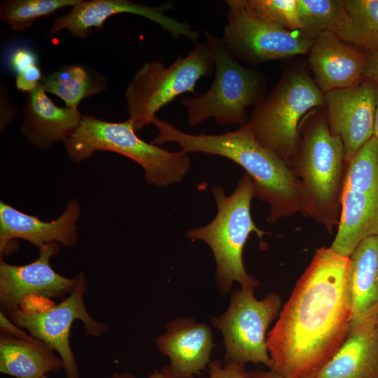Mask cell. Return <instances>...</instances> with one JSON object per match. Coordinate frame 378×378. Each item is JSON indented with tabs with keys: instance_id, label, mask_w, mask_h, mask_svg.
Listing matches in <instances>:
<instances>
[{
	"instance_id": "836d02e7",
	"label": "cell",
	"mask_w": 378,
	"mask_h": 378,
	"mask_svg": "<svg viewBox=\"0 0 378 378\" xmlns=\"http://www.w3.org/2000/svg\"><path fill=\"white\" fill-rule=\"evenodd\" d=\"M148 378H177L172 372L169 365L162 367L159 370H155Z\"/></svg>"
},
{
	"instance_id": "3957f363",
	"label": "cell",
	"mask_w": 378,
	"mask_h": 378,
	"mask_svg": "<svg viewBox=\"0 0 378 378\" xmlns=\"http://www.w3.org/2000/svg\"><path fill=\"white\" fill-rule=\"evenodd\" d=\"M288 165L298 182L301 214L332 233L340 218L347 164L342 139L331 132L326 117L314 115L300 125Z\"/></svg>"
},
{
	"instance_id": "2e32d148",
	"label": "cell",
	"mask_w": 378,
	"mask_h": 378,
	"mask_svg": "<svg viewBox=\"0 0 378 378\" xmlns=\"http://www.w3.org/2000/svg\"><path fill=\"white\" fill-rule=\"evenodd\" d=\"M159 351L169 358L177 378H192L208 368L214 348L211 330L207 323L181 317L166 326V332L155 339Z\"/></svg>"
},
{
	"instance_id": "83f0119b",
	"label": "cell",
	"mask_w": 378,
	"mask_h": 378,
	"mask_svg": "<svg viewBox=\"0 0 378 378\" xmlns=\"http://www.w3.org/2000/svg\"><path fill=\"white\" fill-rule=\"evenodd\" d=\"M245 365L234 361L214 360L208 365L207 378H250Z\"/></svg>"
},
{
	"instance_id": "5b68a950",
	"label": "cell",
	"mask_w": 378,
	"mask_h": 378,
	"mask_svg": "<svg viewBox=\"0 0 378 378\" xmlns=\"http://www.w3.org/2000/svg\"><path fill=\"white\" fill-rule=\"evenodd\" d=\"M64 142L68 155L76 162L90 158L97 150L127 157L142 167L148 183L160 187L180 183L191 165L188 153L169 151L141 139L129 118L110 122L82 116L78 127Z\"/></svg>"
},
{
	"instance_id": "484cf974",
	"label": "cell",
	"mask_w": 378,
	"mask_h": 378,
	"mask_svg": "<svg viewBox=\"0 0 378 378\" xmlns=\"http://www.w3.org/2000/svg\"><path fill=\"white\" fill-rule=\"evenodd\" d=\"M357 36V47L378 51V0H344Z\"/></svg>"
},
{
	"instance_id": "d6a6232c",
	"label": "cell",
	"mask_w": 378,
	"mask_h": 378,
	"mask_svg": "<svg viewBox=\"0 0 378 378\" xmlns=\"http://www.w3.org/2000/svg\"><path fill=\"white\" fill-rule=\"evenodd\" d=\"M250 378H285L276 372L268 370H262L257 369L249 372Z\"/></svg>"
},
{
	"instance_id": "52a82bcc",
	"label": "cell",
	"mask_w": 378,
	"mask_h": 378,
	"mask_svg": "<svg viewBox=\"0 0 378 378\" xmlns=\"http://www.w3.org/2000/svg\"><path fill=\"white\" fill-rule=\"evenodd\" d=\"M325 104L324 94L303 70L284 73L246 123L258 141L288 164L296 153L302 118Z\"/></svg>"
},
{
	"instance_id": "4fadbf2b",
	"label": "cell",
	"mask_w": 378,
	"mask_h": 378,
	"mask_svg": "<svg viewBox=\"0 0 378 378\" xmlns=\"http://www.w3.org/2000/svg\"><path fill=\"white\" fill-rule=\"evenodd\" d=\"M173 3H164L157 6H146L128 0H80L64 15L53 22L50 34L62 30L74 36L85 38L92 28L101 27L110 17L120 13H131L144 17L160 26L174 38L185 37L196 43L199 32L187 22H182L165 14L173 8Z\"/></svg>"
},
{
	"instance_id": "cb8c5ba5",
	"label": "cell",
	"mask_w": 378,
	"mask_h": 378,
	"mask_svg": "<svg viewBox=\"0 0 378 378\" xmlns=\"http://www.w3.org/2000/svg\"><path fill=\"white\" fill-rule=\"evenodd\" d=\"M104 78L82 65H66L43 76L40 84L45 92L52 93L67 107L78 109L83 99L106 88Z\"/></svg>"
},
{
	"instance_id": "7c38bea8",
	"label": "cell",
	"mask_w": 378,
	"mask_h": 378,
	"mask_svg": "<svg viewBox=\"0 0 378 378\" xmlns=\"http://www.w3.org/2000/svg\"><path fill=\"white\" fill-rule=\"evenodd\" d=\"M324 99L329 128L342 139L348 165L373 136L377 84L366 78L353 87L325 93Z\"/></svg>"
},
{
	"instance_id": "e0dca14e",
	"label": "cell",
	"mask_w": 378,
	"mask_h": 378,
	"mask_svg": "<svg viewBox=\"0 0 378 378\" xmlns=\"http://www.w3.org/2000/svg\"><path fill=\"white\" fill-rule=\"evenodd\" d=\"M79 216L80 206L76 200L70 201L64 212L50 222L42 221L1 202V254L5 252L9 243L16 239L27 240L39 248L51 242L72 246L77 240L76 223Z\"/></svg>"
},
{
	"instance_id": "8992f818",
	"label": "cell",
	"mask_w": 378,
	"mask_h": 378,
	"mask_svg": "<svg viewBox=\"0 0 378 378\" xmlns=\"http://www.w3.org/2000/svg\"><path fill=\"white\" fill-rule=\"evenodd\" d=\"M215 64L212 85L203 94L181 100L188 122L196 127L213 118L220 125L246 124L249 118L247 108L257 106L264 98L266 77L241 64L229 51L222 38L204 30Z\"/></svg>"
},
{
	"instance_id": "5bb4252c",
	"label": "cell",
	"mask_w": 378,
	"mask_h": 378,
	"mask_svg": "<svg viewBox=\"0 0 378 378\" xmlns=\"http://www.w3.org/2000/svg\"><path fill=\"white\" fill-rule=\"evenodd\" d=\"M57 242L40 248L38 258L24 265L0 263V304L4 313L20 307L25 297L63 298L70 294L78 282V275L66 278L50 266V259L57 255Z\"/></svg>"
},
{
	"instance_id": "d590c367",
	"label": "cell",
	"mask_w": 378,
	"mask_h": 378,
	"mask_svg": "<svg viewBox=\"0 0 378 378\" xmlns=\"http://www.w3.org/2000/svg\"><path fill=\"white\" fill-rule=\"evenodd\" d=\"M42 378H48L47 376H44ZM111 378H136L133 374L128 372H123L122 373L114 374Z\"/></svg>"
},
{
	"instance_id": "f546056e",
	"label": "cell",
	"mask_w": 378,
	"mask_h": 378,
	"mask_svg": "<svg viewBox=\"0 0 378 378\" xmlns=\"http://www.w3.org/2000/svg\"><path fill=\"white\" fill-rule=\"evenodd\" d=\"M43 76L38 65H34L17 74L15 85L22 92L29 93L37 88Z\"/></svg>"
},
{
	"instance_id": "277c9868",
	"label": "cell",
	"mask_w": 378,
	"mask_h": 378,
	"mask_svg": "<svg viewBox=\"0 0 378 378\" xmlns=\"http://www.w3.org/2000/svg\"><path fill=\"white\" fill-rule=\"evenodd\" d=\"M213 194L217 206L215 218L204 226L189 230L187 237L210 247L216 262V282L221 293H231L234 282L256 287L260 282L246 271L243 251L251 232L257 234L260 248L266 249L262 237L267 232L258 228L252 218L251 206L255 197L252 180L245 174L230 195L220 186L213 188Z\"/></svg>"
},
{
	"instance_id": "4316f807",
	"label": "cell",
	"mask_w": 378,
	"mask_h": 378,
	"mask_svg": "<svg viewBox=\"0 0 378 378\" xmlns=\"http://www.w3.org/2000/svg\"><path fill=\"white\" fill-rule=\"evenodd\" d=\"M247 7L260 17L287 30H302L298 0H245Z\"/></svg>"
},
{
	"instance_id": "44dd1931",
	"label": "cell",
	"mask_w": 378,
	"mask_h": 378,
	"mask_svg": "<svg viewBox=\"0 0 378 378\" xmlns=\"http://www.w3.org/2000/svg\"><path fill=\"white\" fill-rule=\"evenodd\" d=\"M372 236H378V186L362 192L344 190L337 230L330 248L349 257L363 240Z\"/></svg>"
},
{
	"instance_id": "7402d4cb",
	"label": "cell",
	"mask_w": 378,
	"mask_h": 378,
	"mask_svg": "<svg viewBox=\"0 0 378 378\" xmlns=\"http://www.w3.org/2000/svg\"><path fill=\"white\" fill-rule=\"evenodd\" d=\"M64 369L61 358L43 342L0 336V372L15 378H42Z\"/></svg>"
},
{
	"instance_id": "8fae6325",
	"label": "cell",
	"mask_w": 378,
	"mask_h": 378,
	"mask_svg": "<svg viewBox=\"0 0 378 378\" xmlns=\"http://www.w3.org/2000/svg\"><path fill=\"white\" fill-rule=\"evenodd\" d=\"M78 275L76 288L59 304L41 311L20 307L7 313L14 323L27 329L31 336L59 353L66 378H79L77 363L69 343L74 321L80 320L88 336L99 337L106 330L105 323L95 321L87 311L83 295L88 281L83 273Z\"/></svg>"
},
{
	"instance_id": "603a6c76",
	"label": "cell",
	"mask_w": 378,
	"mask_h": 378,
	"mask_svg": "<svg viewBox=\"0 0 378 378\" xmlns=\"http://www.w3.org/2000/svg\"><path fill=\"white\" fill-rule=\"evenodd\" d=\"M302 31L314 38L330 32L342 41L357 46V36L352 20L340 0H298Z\"/></svg>"
},
{
	"instance_id": "ffe728a7",
	"label": "cell",
	"mask_w": 378,
	"mask_h": 378,
	"mask_svg": "<svg viewBox=\"0 0 378 378\" xmlns=\"http://www.w3.org/2000/svg\"><path fill=\"white\" fill-rule=\"evenodd\" d=\"M350 326L378 313V236L363 240L349 255Z\"/></svg>"
},
{
	"instance_id": "1f68e13d",
	"label": "cell",
	"mask_w": 378,
	"mask_h": 378,
	"mask_svg": "<svg viewBox=\"0 0 378 378\" xmlns=\"http://www.w3.org/2000/svg\"><path fill=\"white\" fill-rule=\"evenodd\" d=\"M369 60L365 71L364 78H370L378 83V51L368 52Z\"/></svg>"
},
{
	"instance_id": "7a4b0ae2",
	"label": "cell",
	"mask_w": 378,
	"mask_h": 378,
	"mask_svg": "<svg viewBox=\"0 0 378 378\" xmlns=\"http://www.w3.org/2000/svg\"><path fill=\"white\" fill-rule=\"evenodd\" d=\"M154 145L175 143L186 153H202L227 158L242 167L252 180L255 197L269 205L268 223L301 213L299 185L289 165L255 139L246 124L221 134H192L158 118Z\"/></svg>"
},
{
	"instance_id": "f1b7e54d",
	"label": "cell",
	"mask_w": 378,
	"mask_h": 378,
	"mask_svg": "<svg viewBox=\"0 0 378 378\" xmlns=\"http://www.w3.org/2000/svg\"><path fill=\"white\" fill-rule=\"evenodd\" d=\"M37 63L38 57L36 52L27 47L15 49L9 57V65L17 74L34 65H37Z\"/></svg>"
},
{
	"instance_id": "4dcf8cb0",
	"label": "cell",
	"mask_w": 378,
	"mask_h": 378,
	"mask_svg": "<svg viewBox=\"0 0 378 378\" xmlns=\"http://www.w3.org/2000/svg\"><path fill=\"white\" fill-rule=\"evenodd\" d=\"M1 335H5L31 342H42L31 335H29L14 323L2 311L0 312Z\"/></svg>"
},
{
	"instance_id": "ac0fdd59",
	"label": "cell",
	"mask_w": 378,
	"mask_h": 378,
	"mask_svg": "<svg viewBox=\"0 0 378 378\" xmlns=\"http://www.w3.org/2000/svg\"><path fill=\"white\" fill-rule=\"evenodd\" d=\"M304 378H378V313L351 326L328 362Z\"/></svg>"
},
{
	"instance_id": "9a60e30c",
	"label": "cell",
	"mask_w": 378,
	"mask_h": 378,
	"mask_svg": "<svg viewBox=\"0 0 378 378\" xmlns=\"http://www.w3.org/2000/svg\"><path fill=\"white\" fill-rule=\"evenodd\" d=\"M309 52L315 83L323 94L353 87L364 79L368 52L360 51L332 33L316 36Z\"/></svg>"
},
{
	"instance_id": "ba28073f",
	"label": "cell",
	"mask_w": 378,
	"mask_h": 378,
	"mask_svg": "<svg viewBox=\"0 0 378 378\" xmlns=\"http://www.w3.org/2000/svg\"><path fill=\"white\" fill-rule=\"evenodd\" d=\"M215 71L211 52L205 43H195L186 57L169 65L160 61L145 63L133 76L125 92L129 119L136 131L152 124L156 113L186 92L197 94L198 80Z\"/></svg>"
},
{
	"instance_id": "9c48e42d",
	"label": "cell",
	"mask_w": 378,
	"mask_h": 378,
	"mask_svg": "<svg viewBox=\"0 0 378 378\" xmlns=\"http://www.w3.org/2000/svg\"><path fill=\"white\" fill-rule=\"evenodd\" d=\"M254 288L241 286L232 291L227 309L221 315L212 317L211 323L223 335L225 349L223 360L244 365L262 363L272 370L266 334L280 312L281 298L272 292L258 300Z\"/></svg>"
},
{
	"instance_id": "e575fe53",
	"label": "cell",
	"mask_w": 378,
	"mask_h": 378,
	"mask_svg": "<svg viewBox=\"0 0 378 378\" xmlns=\"http://www.w3.org/2000/svg\"><path fill=\"white\" fill-rule=\"evenodd\" d=\"M377 84V106L374 124L373 136L378 141V83Z\"/></svg>"
},
{
	"instance_id": "d6986e66",
	"label": "cell",
	"mask_w": 378,
	"mask_h": 378,
	"mask_svg": "<svg viewBox=\"0 0 378 378\" xmlns=\"http://www.w3.org/2000/svg\"><path fill=\"white\" fill-rule=\"evenodd\" d=\"M46 92L39 85L27 93L22 126L30 142L42 148L64 141L76 130L82 118L78 109L56 106Z\"/></svg>"
},
{
	"instance_id": "d4e9b609",
	"label": "cell",
	"mask_w": 378,
	"mask_h": 378,
	"mask_svg": "<svg viewBox=\"0 0 378 378\" xmlns=\"http://www.w3.org/2000/svg\"><path fill=\"white\" fill-rule=\"evenodd\" d=\"M80 0H6L0 6L1 19L15 31H22L38 18L48 16Z\"/></svg>"
},
{
	"instance_id": "6da1fadb",
	"label": "cell",
	"mask_w": 378,
	"mask_h": 378,
	"mask_svg": "<svg viewBox=\"0 0 378 378\" xmlns=\"http://www.w3.org/2000/svg\"><path fill=\"white\" fill-rule=\"evenodd\" d=\"M349 257L317 249L278 320L268 332L272 369L285 378H304L321 369L350 328Z\"/></svg>"
},
{
	"instance_id": "30bf717a",
	"label": "cell",
	"mask_w": 378,
	"mask_h": 378,
	"mask_svg": "<svg viewBox=\"0 0 378 378\" xmlns=\"http://www.w3.org/2000/svg\"><path fill=\"white\" fill-rule=\"evenodd\" d=\"M222 40L231 54L250 66L309 52L314 41L302 31H290L260 17L245 0H227Z\"/></svg>"
}]
</instances>
